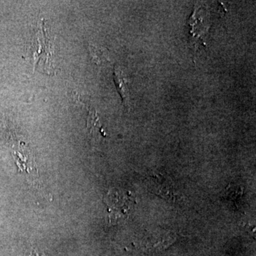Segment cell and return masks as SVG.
I'll return each instance as SVG.
<instances>
[{
  "label": "cell",
  "instance_id": "6da1fadb",
  "mask_svg": "<svg viewBox=\"0 0 256 256\" xmlns=\"http://www.w3.org/2000/svg\"><path fill=\"white\" fill-rule=\"evenodd\" d=\"M36 38L33 54L34 70L40 69L42 73L54 75V44L48 36L44 20L38 22Z\"/></svg>",
  "mask_w": 256,
  "mask_h": 256
},
{
  "label": "cell",
  "instance_id": "7a4b0ae2",
  "mask_svg": "<svg viewBox=\"0 0 256 256\" xmlns=\"http://www.w3.org/2000/svg\"><path fill=\"white\" fill-rule=\"evenodd\" d=\"M114 82L117 87L118 92L122 98V102L126 107L129 104L130 100L128 80L124 76V72L118 66H114Z\"/></svg>",
  "mask_w": 256,
  "mask_h": 256
},
{
  "label": "cell",
  "instance_id": "3957f363",
  "mask_svg": "<svg viewBox=\"0 0 256 256\" xmlns=\"http://www.w3.org/2000/svg\"><path fill=\"white\" fill-rule=\"evenodd\" d=\"M87 128L89 131V134L92 138L106 137L105 132L101 128L98 116L95 109L90 108L89 110L88 116L87 119Z\"/></svg>",
  "mask_w": 256,
  "mask_h": 256
}]
</instances>
